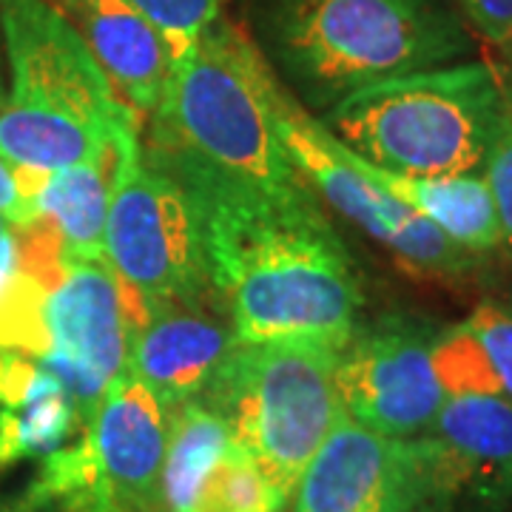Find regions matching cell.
<instances>
[{"label":"cell","instance_id":"obj_16","mask_svg":"<svg viewBox=\"0 0 512 512\" xmlns=\"http://www.w3.org/2000/svg\"><path fill=\"white\" fill-rule=\"evenodd\" d=\"M83 433L66 387L40 359L0 350V467L52 456Z\"/></svg>","mask_w":512,"mask_h":512},{"label":"cell","instance_id":"obj_28","mask_svg":"<svg viewBox=\"0 0 512 512\" xmlns=\"http://www.w3.org/2000/svg\"><path fill=\"white\" fill-rule=\"evenodd\" d=\"M3 89L6 83H3V40H0V103H3Z\"/></svg>","mask_w":512,"mask_h":512},{"label":"cell","instance_id":"obj_19","mask_svg":"<svg viewBox=\"0 0 512 512\" xmlns=\"http://www.w3.org/2000/svg\"><path fill=\"white\" fill-rule=\"evenodd\" d=\"M114 160L117 146L103 157L60 168L37 185V222L55 237L63 259H103Z\"/></svg>","mask_w":512,"mask_h":512},{"label":"cell","instance_id":"obj_27","mask_svg":"<svg viewBox=\"0 0 512 512\" xmlns=\"http://www.w3.org/2000/svg\"><path fill=\"white\" fill-rule=\"evenodd\" d=\"M18 271V231L0 214V299Z\"/></svg>","mask_w":512,"mask_h":512},{"label":"cell","instance_id":"obj_12","mask_svg":"<svg viewBox=\"0 0 512 512\" xmlns=\"http://www.w3.org/2000/svg\"><path fill=\"white\" fill-rule=\"evenodd\" d=\"M336 390L350 419L390 439L421 436L447 399L433 339L402 325L356 336L339 353Z\"/></svg>","mask_w":512,"mask_h":512},{"label":"cell","instance_id":"obj_22","mask_svg":"<svg viewBox=\"0 0 512 512\" xmlns=\"http://www.w3.org/2000/svg\"><path fill=\"white\" fill-rule=\"evenodd\" d=\"M160 32L171 66L180 63L200 37L222 18L225 0H131Z\"/></svg>","mask_w":512,"mask_h":512},{"label":"cell","instance_id":"obj_15","mask_svg":"<svg viewBox=\"0 0 512 512\" xmlns=\"http://www.w3.org/2000/svg\"><path fill=\"white\" fill-rule=\"evenodd\" d=\"M74 29L134 117L151 120L171 74V55L160 32L131 0H63Z\"/></svg>","mask_w":512,"mask_h":512},{"label":"cell","instance_id":"obj_24","mask_svg":"<svg viewBox=\"0 0 512 512\" xmlns=\"http://www.w3.org/2000/svg\"><path fill=\"white\" fill-rule=\"evenodd\" d=\"M461 6L493 46L512 52V0H461Z\"/></svg>","mask_w":512,"mask_h":512},{"label":"cell","instance_id":"obj_8","mask_svg":"<svg viewBox=\"0 0 512 512\" xmlns=\"http://www.w3.org/2000/svg\"><path fill=\"white\" fill-rule=\"evenodd\" d=\"M165 441L168 407L123 367L83 433L40 461L32 487L69 512H160Z\"/></svg>","mask_w":512,"mask_h":512},{"label":"cell","instance_id":"obj_5","mask_svg":"<svg viewBox=\"0 0 512 512\" xmlns=\"http://www.w3.org/2000/svg\"><path fill=\"white\" fill-rule=\"evenodd\" d=\"M271 29L288 69L328 103L470 52L461 23L430 0H276Z\"/></svg>","mask_w":512,"mask_h":512},{"label":"cell","instance_id":"obj_1","mask_svg":"<svg viewBox=\"0 0 512 512\" xmlns=\"http://www.w3.org/2000/svg\"><path fill=\"white\" fill-rule=\"evenodd\" d=\"M143 151L194 205L208 279L239 342H308L342 353L359 336L362 285L313 194L274 197L157 143Z\"/></svg>","mask_w":512,"mask_h":512},{"label":"cell","instance_id":"obj_21","mask_svg":"<svg viewBox=\"0 0 512 512\" xmlns=\"http://www.w3.org/2000/svg\"><path fill=\"white\" fill-rule=\"evenodd\" d=\"M271 484L237 441L225 447L202 487L194 512H282Z\"/></svg>","mask_w":512,"mask_h":512},{"label":"cell","instance_id":"obj_14","mask_svg":"<svg viewBox=\"0 0 512 512\" xmlns=\"http://www.w3.org/2000/svg\"><path fill=\"white\" fill-rule=\"evenodd\" d=\"M237 345L228 313L214 311L211 296L154 302L131 328L126 367L165 407H177L211 393Z\"/></svg>","mask_w":512,"mask_h":512},{"label":"cell","instance_id":"obj_17","mask_svg":"<svg viewBox=\"0 0 512 512\" xmlns=\"http://www.w3.org/2000/svg\"><path fill=\"white\" fill-rule=\"evenodd\" d=\"M356 160L373 183H379L390 197L413 208L430 225H436L441 234H447L464 251L478 256L501 248V225L484 174L407 177L370 165L359 154Z\"/></svg>","mask_w":512,"mask_h":512},{"label":"cell","instance_id":"obj_18","mask_svg":"<svg viewBox=\"0 0 512 512\" xmlns=\"http://www.w3.org/2000/svg\"><path fill=\"white\" fill-rule=\"evenodd\" d=\"M433 365L447 396L512 404V308L481 302L461 325L433 339Z\"/></svg>","mask_w":512,"mask_h":512},{"label":"cell","instance_id":"obj_4","mask_svg":"<svg viewBox=\"0 0 512 512\" xmlns=\"http://www.w3.org/2000/svg\"><path fill=\"white\" fill-rule=\"evenodd\" d=\"M507 80L481 60L402 74L339 97L325 128L370 165L407 177L481 174Z\"/></svg>","mask_w":512,"mask_h":512},{"label":"cell","instance_id":"obj_10","mask_svg":"<svg viewBox=\"0 0 512 512\" xmlns=\"http://www.w3.org/2000/svg\"><path fill=\"white\" fill-rule=\"evenodd\" d=\"M46 353L40 362L66 387L83 427L128 362L131 328L117 276L103 259H46Z\"/></svg>","mask_w":512,"mask_h":512},{"label":"cell","instance_id":"obj_25","mask_svg":"<svg viewBox=\"0 0 512 512\" xmlns=\"http://www.w3.org/2000/svg\"><path fill=\"white\" fill-rule=\"evenodd\" d=\"M0 214L12 222L15 231H26L37 222L35 200L23 191L15 168L0 157Z\"/></svg>","mask_w":512,"mask_h":512},{"label":"cell","instance_id":"obj_2","mask_svg":"<svg viewBox=\"0 0 512 512\" xmlns=\"http://www.w3.org/2000/svg\"><path fill=\"white\" fill-rule=\"evenodd\" d=\"M0 40V157L32 200L49 174L103 157L126 134H140V120L57 3L0 0Z\"/></svg>","mask_w":512,"mask_h":512},{"label":"cell","instance_id":"obj_9","mask_svg":"<svg viewBox=\"0 0 512 512\" xmlns=\"http://www.w3.org/2000/svg\"><path fill=\"white\" fill-rule=\"evenodd\" d=\"M279 134L311 191L390 251L404 271L430 279H458L473 271L476 254L464 251L436 225L373 183L356 154L339 143L325 123L299 109L288 92L279 97Z\"/></svg>","mask_w":512,"mask_h":512},{"label":"cell","instance_id":"obj_6","mask_svg":"<svg viewBox=\"0 0 512 512\" xmlns=\"http://www.w3.org/2000/svg\"><path fill=\"white\" fill-rule=\"evenodd\" d=\"M339 353L308 342H239L202 404L228 421L282 507L308 461L345 413L336 390Z\"/></svg>","mask_w":512,"mask_h":512},{"label":"cell","instance_id":"obj_13","mask_svg":"<svg viewBox=\"0 0 512 512\" xmlns=\"http://www.w3.org/2000/svg\"><path fill=\"white\" fill-rule=\"evenodd\" d=\"M447 512H512V404L447 396L419 436Z\"/></svg>","mask_w":512,"mask_h":512},{"label":"cell","instance_id":"obj_20","mask_svg":"<svg viewBox=\"0 0 512 512\" xmlns=\"http://www.w3.org/2000/svg\"><path fill=\"white\" fill-rule=\"evenodd\" d=\"M234 441L214 407L185 402L168 407V441L160 470V512H194L202 487Z\"/></svg>","mask_w":512,"mask_h":512},{"label":"cell","instance_id":"obj_7","mask_svg":"<svg viewBox=\"0 0 512 512\" xmlns=\"http://www.w3.org/2000/svg\"><path fill=\"white\" fill-rule=\"evenodd\" d=\"M103 262L120 282L128 328L154 302L214 296L194 205L183 185L148 160L140 134L117 143Z\"/></svg>","mask_w":512,"mask_h":512},{"label":"cell","instance_id":"obj_26","mask_svg":"<svg viewBox=\"0 0 512 512\" xmlns=\"http://www.w3.org/2000/svg\"><path fill=\"white\" fill-rule=\"evenodd\" d=\"M0 512H69L66 504L55 495L43 493L37 487H26L18 495H0Z\"/></svg>","mask_w":512,"mask_h":512},{"label":"cell","instance_id":"obj_3","mask_svg":"<svg viewBox=\"0 0 512 512\" xmlns=\"http://www.w3.org/2000/svg\"><path fill=\"white\" fill-rule=\"evenodd\" d=\"M282 86L248 32L220 18L171 66L151 114V140L225 180L274 197H305L311 185L279 134Z\"/></svg>","mask_w":512,"mask_h":512},{"label":"cell","instance_id":"obj_11","mask_svg":"<svg viewBox=\"0 0 512 512\" xmlns=\"http://www.w3.org/2000/svg\"><path fill=\"white\" fill-rule=\"evenodd\" d=\"M291 512H447L421 439H390L342 413L308 461Z\"/></svg>","mask_w":512,"mask_h":512},{"label":"cell","instance_id":"obj_23","mask_svg":"<svg viewBox=\"0 0 512 512\" xmlns=\"http://www.w3.org/2000/svg\"><path fill=\"white\" fill-rule=\"evenodd\" d=\"M481 171L493 194L495 214L501 225V248H507L512 256V83H507V109Z\"/></svg>","mask_w":512,"mask_h":512}]
</instances>
